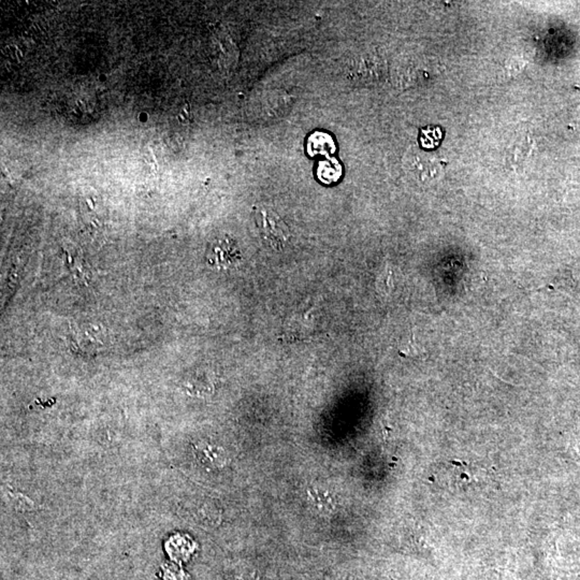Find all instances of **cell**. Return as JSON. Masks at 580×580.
I'll return each instance as SVG.
<instances>
[{"label": "cell", "instance_id": "6da1fadb", "mask_svg": "<svg viewBox=\"0 0 580 580\" xmlns=\"http://www.w3.org/2000/svg\"><path fill=\"white\" fill-rule=\"evenodd\" d=\"M260 215V228L263 238L270 242L272 248L280 250L290 237L288 229L282 219L278 218L273 212L261 210Z\"/></svg>", "mask_w": 580, "mask_h": 580}, {"label": "cell", "instance_id": "7a4b0ae2", "mask_svg": "<svg viewBox=\"0 0 580 580\" xmlns=\"http://www.w3.org/2000/svg\"><path fill=\"white\" fill-rule=\"evenodd\" d=\"M71 344L75 349L82 353H92L98 351L105 345V337L100 327L93 325H82L73 331Z\"/></svg>", "mask_w": 580, "mask_h": 580}, {"label": "cell", "instance_id": "3957f363", "mask_svg": "<svg viewBox=\"0 0 580 580\" xmlns=\"http://www.w3.org/2000/svg\"><path fill=\"white\" fill-rule=\"evenodd\" d=\"M335 149V144L333 139L325 132H316L312 135L307 143V152L310 155H326L332 154Z\"/></svg>", "mask_w": 580, "mask_h": 580}, {"label": "cell", "instance_id": "277c9868", "mask_svg": "<svg viewBox=\"0 0 580 580\" xmlns=\"http://www.w3.org/2000/svg\"><path fill=\"white\" fill-rule=\"evenodd\" d=\"M238 255L229 241H219L213 248L211 263L218 267H228L237 259Z\"/></svg>", "mask_w": 580, "mask_h": 580}, {"label": "cell", "instance_id": "5b68a950", "mask_svg": "<svg viewBox=\"0 0 580 580\" xmlns=\"http://www.w3.org/2000/svg\"><path fill=\"white\" fill-rule=\"evenodd\" d=\"M318 178L325 184H333L341 178L342 168L339 162L333 158H328L320 162L317 170Z\"/></svg>", "mask_w": 580, "mask_h": 580}, {"label": "cell", "instance_id": "8992f818", "mask_svg": "<svg viewBox=\"0 0 580 580\" xmlns=\"http://www.w3.org/2000/svg\"><path fill=\"white\" fill-rule=\"evenodd\" d=\"M410 169H414L416 172H418L421 178H425L426 173H431L432 171L436 172V164H434L431 160L428 157H421V156H416L413 157L410 162Z\"/></svg>", "mask_w": 580, "mask_h": 580}, {"label": "cell", "instance_id": "52a82bcc", "mask_svg": "<svg viewBox=\"0 0 580 580\" xmlns=\"http://www.w3.org/2000/svg\"><path fill=\"white\" fill-rule=\"evenodd\" d=\"M441 139H442V132L440 128H427L423 132L421 142H423V147L433 149L440 143Z\"/></svg>", "mask_w": 580, "mask_h": 580}, {"label": "cell", "instance_id": "ba28073f", "mask_svg": "<svg viewBox=\"0 0 580 580\" xmlns=\"http://www.w3.org/2000/svg\"><path fill=\"white\" fill-rule=\"evenodd\" d=\"M312 500L314 501V504H315L317 507L322 508V510H331L334 505V501H333L332 497L326 491H320V490H314L313 493L311 495Z\"/></svg>", "mask_w": 580, "mask_h": 580}]
</instances>
